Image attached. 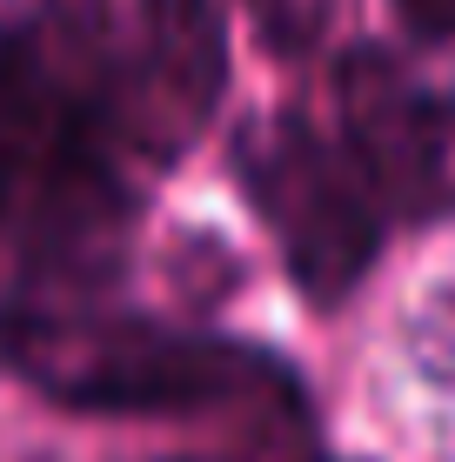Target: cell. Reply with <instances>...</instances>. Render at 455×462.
<instances>
[{"mask_svg": "<svg viewBox=\"0 0 455 462\" xmlns=\"http://www.w3.org/2000/svg\"><path fill=\"white\" fill-rule=\"evenodd\" d=\"M0 369L47 402L94 416H208V409H295V375L228 336H187L148 315H0Z\"/></svg>", "mask_w": 455, "mask_h": 462, "instance_id": "cell-1", "label": "cell"}, {"mask_svg": "<svg viewBox=\"0 0 455 462\" xmlns=\"http://www.w3.org/2000/svg\"><path fill=\"white\" fill-rule=\"evenodd\" d=\"M81 0L0 27V228L60 235L107 201V94L87 68Z\"/></svg>", "mask_w": 455, "mask_h": 462, "instance_id": "cell-2", "label": "cell"}, {"mask_svg": "<svg viewBox=\"0 0 455 462\" xmlns=\"http://www.w3.org/2000/svg\"><path fill=\"white\" fill-rule=\"evenodd\" d=\"M241 181L308 295H341L375 254V201L341 148L281 115L241 141Z\"/></svg>", "mask_w": 455, "mask_h": 462, "instance_id": "cell-3", "label": "cell"}, {"mask_svg": "<svg viewBox=\"0 0 455 462\" xmlns=\"http://www.w3.org/2000/svg\"><path fill=\"white\" fill-rule=\"evenodd\" d=\"M396 7H402V21H409V34H422V41L455 34V0H396Z\"/></svg>", "mask_w": 455, "mask_h": 462, "instance_id": "cell-4", "label": "cell"}]
</instances>
